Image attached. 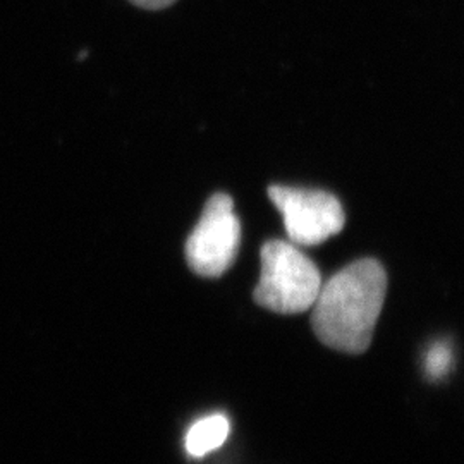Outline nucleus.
<instances>
[{
	"instance_id": "1",
	"label": "nucleus",
	"mask_w": 464,
	"mask_h": 464,
	"mask_svg": "<svg viewBox=\"0 0 464 464\" xmlns=\"http://www.w3.org/2000/svg\"><path fill=\"white\" fill-rule=\"evenodd\" d=\"M387 293V274L381 262L363 258L322 282L312 327L327 348L360 354L370 348Z\"/></svg>"
},
{
	"instance_id": "2",
	"label": "nucleus",
	"mask_w": 464,
	"mask_h": 464,
	"mask_svg": "<svg viewBox=\"0 0 464 464\" xmlns=\"http://www.w3.org/2000/svg\"><path fill=\"white\" fill-rule=\"evenodd\" d=\"M262 272L253 298L266 310L295 315L310 310L322 287L315 262L291 241L272 239L262 248Z\"/></svg>"
},
{
	"instance_id": "3",
	"label": "nucleus",
	"mask_w": 464,
	"mask_h": 464,
	"mask_svg": "<svg viewBox=\"0 0 464 464\" xmlns=\"http://www.w3.org/2000/svg\"><path fill=\"white\" fill-rule=\"evenodd\" d=\"M239 246L241 222L234 212V201L226 193H217L207 201L186 241V262L199 277L217 279L231 268Z\"/></svg>"
},
{
	"instance_id": "4",
	"label": "nucleus",
	"mask_w": 464,
	"mask_h": 464,
	"mask_svg": "<svg viewBox=\"0 0 464 464\" xmlns=\"http://www.w3.org/2000/svg\"><path fill=\"white\" fill-rule=\"evenodd\" d=\"M268 198L281 212L287 237L296 246L322 245L344 229V208L332 193L270 186Z\"/></svg>"
},
{
	"instance_id": "5",
	"label": "nucleus",
	"mask_w": 464,
	"mask_h": 464,
	"mask_svg": "<svg viewBox=\"0 0 464 464\" xmlns=\"http://www.w3.org/2000/svg\"><path fill=\"white\" fill-rule=\"evenodd\" d=\"M231 431V423L224 415H210L197 421L186 435V450L193 458H201L220 448Z\"/></svg>"
},
{
	"instance_id": "6",
	"label": "nucleus",
	"mask_w": 464,
	"mask_h": 464,
	"mask_svg": "<svg viewBox=\"0 0 464 464\" xmlns=\"http://www.w3.org/2000/svg\"><path fill=\"white\" fill-rule=\"evenodd\" d=\"M452 365V349L448 343H435L425 354V373L431 381L446 377Z\"/></svg>"
},
{
	"instance_id": "7",
	"label": "nucleus",
	"mask_w": 464,
	"mask_h": 464,
	"mask_svg": "<svg viewBox=\"0 0 464 464\" xmlns=\"http://www.w3.org/2000/svg\"><path fill=\"white\" fill-rule=\"evenodd\" d=\"M131 2H133L134 5H138V7L157 11V9L169 7V5H170V4H174L176 0H131Z\"/></svg>"
}]
</instances>
